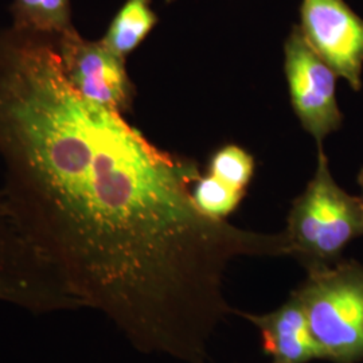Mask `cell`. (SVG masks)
I'll use <instances>...</instances> for the list:
<instances>
[{
	"instance_id": "52a82bcc",
	"label": "cell",
	"mask_w": 363,
	"mask_h": 363,
	"mask_svg": "<svg viewBox=\"0 0 363 363\" xmlns=\"http://www.w3.org/2000/svg\"><path fill=\"white\" fill-rule=\"evenodd\" d=\"M50 298L46 273L0 199V303L39 313Z\"/></svg>"
},
{
	"instance_id": "4fadbf2b",
	"label": "cell",
	"mask_w": 363,
	"mask_h": 363,
	"mask_svg": "<svg viewBox=\"0 0 363 363\" xmlns=\"http://www.w3.org/2000/svg\"><path fill=\"white\" fill-rule=\"evenodd\" d=\"M358 183H359V186H361V189H362V196H361V199H362L363 202V169L361 172H359V175H358Z\"/></svg>"
},
{
	"instance_id": "277c9868",
	"label": "cell",
	"mask_w": 363,
	"mask_h": 363,
	"mask_svg": "<svg viewBox=\"0 0 363 363\" xmlns=\"http://www.w3.org/2000/svg\"><path fill=\"white\" fill-rule=\"evenodd\" d=\"M284 52L292 106L318 148H323L325 138L342 125L335 94L337 76L308 45L298 26L292 27Z\"/></svg>"
},
{
	"instance_id": "30bf717a",
	"label": "cell",
	"mask_w": 363,
	"mask_h": 363,
	"mask_svg": "<svg viewBox=\"0 0 363 363\" xmlns=\"http://www.w3.org/2000/svg\"><path fill=\"white\" fill-rule=\"evenodd\" d=\"M10 11L16 28L54 37L74 28L70 0H13Z\"/></svg>"
},
{
	"instance_id": "6da1fadb",
	"label": "cell",
	"mask_w": 363,
	"mask_h": 363,
	"mask_svg": "<svg viewBox=\"0 0 363 363\" xmlns=\"http://www.w3.org/2000/svg\"><path fill=\"white\" fill-rule=\"evenodd\" d=\"M0 199L79 310L103 313L142 352L208 363L241 256H288L261 234L196 208V162L147 140L121 113L82 99L57 37L0 33Z\"/></svg>"
},
{
	"instance_id": "9c48e42d",
	"label": "cell",
	"mask_w": 363,
	"mask_h": 363,
	"mask_svg": "<svg viewBox=\"0 0 363 363\" xmlns=\"http://www.w3.org/2000/svg\"><path fill=\"white\" fill-rule=\"evenodd\" d=\"M151 3L152 0H127L101 39L105 46L121 58L135 52L157 23Z\"/></svg>"
},
{
	"instance_id": "5b68a950",
	"label": "cell",
	"mask_w": 363,
	"mask_h": 363,
	"mask_svg": "<svg viewBox=\"0 0 363 363\" xmlns=\"http://www.w3.org/2000/svg\"><path fill=\"white\" fill-rule=\"evenodd\" d=\"M57 48L69 84L91 104L117 113L130 112L135 88L121 58L103 40H86L72 28L57 37Z\"/></svg>"
},
{
	"instance_id": "7c38bea8",
	"label": "cell",
	"mask_w": 363,
	"mask_h": 363,
	"mask_svg": "<svg viewBox=\"0 0 363 363\" xmlns=\"http://www.w3.org/2000/svg\"><path fill=\"white\" fill-rule=\"evenodd\" d=\"M255 169L253 157L237 145H226L213 156L210 172L217 179L240 191H245Z\"/></svg>"
},
{
	"instance_id": "3957f363",
	"label": "cell",
	"mask_w": 363,
	"mask_h": 363,
	"mask_svg": "<svg viewBox=\"0 0 363 363\" xmlns=\"http://www.w3.org/2000/svg\"><path fill=\"white\" fill-rule=\"evenodd\" d=\"M308 277L294 294L312 335L334 363L363 361V264L346 261L308 267Z\"/></svg>"
},
{
	"instance_id": "7a4b0ae2",
	"label": "cell",
	"mask_w": 363,
	"mask_h": 363,
	"mask_svg": "<svg viewBox=\"0 0 363 363\" xmlns=\"http://www.w3.org/2000/svg\"><path fill=\"white\" fill-rule=\"evenodd\" d=\"M289 253L306 267L328 265L345 247L363 235V202L334 181L323 148L306 191L295 199L284 232Z\"/></svg>"
},
{
	"instance_id": "8992f818",
	"label": "cell",
	"mask_w": 363,
	"mask_h": 363,
	"mask_svg": "<svg viewBox=\"0 0 363 363\" xmlns=\"http://www.w3.org/2000/svg\"><path fill=\"white\" fill-rule=\"evenodd\" d=\"M300 30L315 52L355 91L362 89L363 19L345 0H303Z\"/></svg>"
},
{
	"instance_id": "ba28073f",
	"label": "cell",
	"mask_w": 363,
	"mask_h": 363,
	"mask_svg": "<svg viewBox=\"0 0 363 363\" xmlns=\"http://www.w3.org/2000/svg\"><path fill=\"white\" fill-rule=\"evenodd\" d=\"M256 325L262 337L264 351L272 363H307L325 359V352L316 342L298 296L291 298L276 311L253 315L234 311Z\"/></svg>"
},
{
	"instance_id": "8fae6325",
	"label": "cell",
	"mask_w": 363,
	"mask_h": 363,
	"mask_svg": "<svg viewBox=\"0 0 363 363\" xmlns=\"http://www.w3.org/2000/svg\"><path fill=\"white\" fill-rule=\"evenodd\" d=\"M240 191L217 179L211 174L201 177L193 187V199L196 208L214 220H226L244 198Z\"/></svg>"
},
{
	"instance_id": "5bb4252c",
	"label": "cell",
	"mask_w": 363,
	"mask_h": 363,
	"mask_svg": "<svg viewBox=\"0 0 363 363\" xmlns=\"http://www.w3.org/2000/svg\"><path fill=\"white\" fill-rule=\"evenodd\" d=\"M171 1H174V0H167V3H171Z\"/></svg>"
}]
</instances>
